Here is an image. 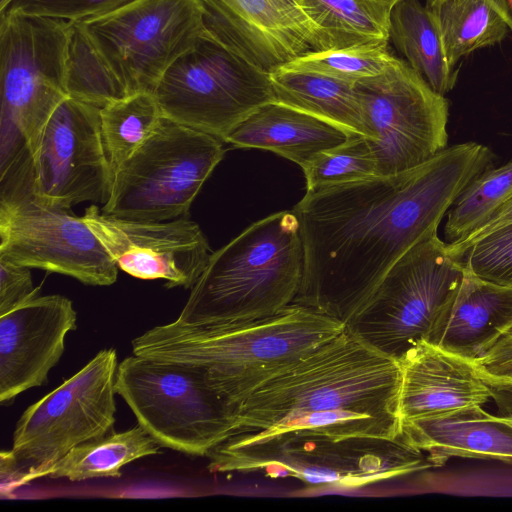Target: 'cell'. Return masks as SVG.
I'll return each mask as SVG.
<instances>
[{
    "label": "cell",
    "instance_id": "1f68e13d",
    "mask_svg": "<svg viewBox=\"0 0 512 512\" xmlns=\"http://www.w3.org/2000/svg\"><path fill=\"white\" fill-rule=\"evenodd\" d=\"M459 261L483 280L512 287V223L480 238Z\"/></svg>",
    "mask_w": 512,
    "mask_h": 512
},
{
    "label": "cell",
    "instance_id": "3957f363",
    "mask_svg": "<svg viewBox=\"0 0 512 512\" xmlns=\"http://www.w3.org/2000/svg\"><path fill=\"white\" fill-rule=\"evenodd\" d=\"M346 325L299 305L249 321H173L132 340L133 354L198 369L236 407L265 380L340 334Z\"/></svg>",
    "mask_w": 512,
    "mask_h": 512
},
{
    "label": "cell",
    "instance_id": "d6a6232c",
    "mask_svg": "<svg viewBox=\"0 0 512 512\" xmlns=\"http://www.w3.org/2000/svg\"><path fill=\"white\" fill-rule=\"evenodd\" d=\"M135 0H12L1 12L80 21L106 15Z\"/></svg>",
    "mask_w": 512,
    "mask_h": 512
},
{
    "label": "cell",
    "instance_id": "52a82bcc",
    "mask_svg": "<svg viewBox=\"0 0 512 512\" xmlns=\"http://www.w3.org/2000/svg\"><path fill=\"white\" fill-rule=\"evenodd\" d=\"M115 391L160 447L203 457L233 433L235 407L193 366L133 354L118 365Z\"/></svg>",
    "mask_w": 512,
    "mask_h": 512
},
{
    "label": "cell",
    "instance_id": "8d00e7d4",
    "mask_svg": "<svg viewBox=\"0 0 512 512\" xmlns=\"http://www.w3.org/2000/svg\"><path fill=\"white\" fill-rule=\"evenodd\" d=\"M1 495H10L18 487L25 485V475L20 469L11 450H2L0 454Z\"/></svg>",
    "mask_w": 512,
    "mask_h": 512
},
{
    "label": "cell",
    "instance_id": "ba28073f",
    "mask_svg": "<svg viewBox=\"0 0 512 512\" xmlns=\"http://www.w3.org/2000/svg\"><path fill=\"white\" fill-rule=\"evenodd\" d=\"M163 118L225 142L261 106L275 102L270 73L207 27L164 73L153 92Z\"/></svg>",
    "mask_w": 512,
    "mask_h": 512
},
{
    "label": "cell",
    "instance_id": "4316f807",
    "mask_svg": "<svg viewBox=\"0 0 512 512\" xmlns=\"http://www.w3.org/2000/svg\"><path fill=\"white\" fill-rule=\"evenodd\" d=\"M430 9L452 68L470 53L501 42L509 29L490 0H439Z\"/></svg>",
    "mask_w": 512,
    "mask_h": 512
},
{
    "label": "cell",
    "instance_id": "836d02e7",
    "mask_svg": "<svg viewBox=\"0 0 512 512\" xmlns=\"http://www.w3.org/2000/svg\"><path fill=\"white\" fill-rule=\"evenodd\" d=\"M29 267L0 257V315L38 295Z\"/></svg>",
    "mask_w": 512,
    "mask_h": 512
},
{
    "label": "cell",
    "instance_id": "5b68a950",
    "mask_svg": "<svg viewBox=\"0 0 512 512\" xmlns=\"http://www.w3.org/2000/svg\"><path fill=\"white\" fill-rule=\"evenodd\" d=\"M303 266L296 215L273 213L211 254L176 321L221 324L276 314L292 304Z\"/></svg>",
    "mask_w": 512,
    "mask_h": 512
},
{
    "label": "cell",
    "instance_id": "8992f818",
    "mask_svg": "<svg viewBox=\"0 0 512 512\" xmlns=\"http://www.w3.org/2000/svg\"><path fill=\"white\" fill-rule=\"evenodd\" d=\"M211 472L262 469L314 485L357 487L433 467L427 456L401 439L280 434L253 440L227 439L208 455Z\"/></svg>",
    "mask_w": 512,
    "mask_h": 512
},
{
    "label": "cell",
    "instance_id": "f546056e",
    "mask_svg": "<svg viewBox=\"0 0 512 512\" xmlns=\"http://www.w3.org/2000/svg\"><path fill=\"white\" fill-rule=\"evenodd\" d=\"M395 58L389 45H365L311 52L281 68L356 83L382 74Z\"/></svg>",
    "mask_w": 512,
    "mask_h": 512
},
{
    "label": "cell",
    "instance_id": "cb8c5ba5",
    "mask_svg": "<svg viewBox=\"0 0 512 512\" xmlns=\"http://www.w3.org/2000/svg\"><path fill=\"white\" fill-rule=\"evenodd\" d=\"M389 42L440 95L453 89L457 72L447 60L433 12L419 0H400L390 14Z\"/></svg>",
    "mask_w": 512,
    "mask_h": 512
},
{
    "label": "cell",
    "instance_id": "30bf717a",
    "mask_svg": "<svg viewBox=\"0 0 512 512\" xmlns=\"http://www.w3.org/2000/svg\"><path fill=\"white\" fill-rule=\"evenodd\" d=\"M224 154L218 138L164 118L114 173L102 211L133 220L184 218Z\"/></svg>",
    "mask_w": 512,
    "mask_h": 512
},
{
    "label": "cell",
    "instance_id": "9c48e42d",
    "mask_svg": "<svg viewBox=\"0 0 512 512\" xmlns=\"http://www.w3.org/2000/svg\"><path fill=\"white\" fill-rule=\"evenodd\" d=\"M438 234L409 249L346 326L377 350L399 360L428 340L453 302L464 277Z\"/></svg>",
    "mask_w": 512,
    "mask_h": 512
},
{
    "label": "cell",
    "instance_id": "ffe728a7",
    "mask_svg": "<svg viewBox=\"0 0 512 512\" xmlns=\"http://www.w3.org/2000/svg\"><path fill=\"white\" fill-rule=\"evenodd\" d=\"M510 327L512 287L483 280L465 270L453 302L427 341L473 362L485 356Z\"/></svg>",
    "mask_w": 512,
    "mask_h": 512
},
{
    "label": "cell",
    "instance_id": "8fae6325",
    "mask_svg": "<svg viewBox=\"0 0 512 512\" xmlns=\"http://www.w3.org/2000/svg\"><path fill=\"white\" fill-rule=\"evenodd\" d=\"M118 365L115 349H103L22 413L11 452L26 484L44 477L75 446L113 429Z\"/></svg>",
    "mask_w": 512,
    "mask_h": 512
},
{
    "label": "cell",
    "instance_id": "7a4b0ae2",
    "mask_svg": "<svg viewBox=\"0 0 512 512\" xmlns=\"http://www.w3.org/2000/svg\"><path fill=\"white\" fill-rule=\"evenodd\" d=\"M205 31L203 0H135L106 15L71 21L68 94L101 108L153 93Z\"/></svg>",
    "mask_w": 512,
    "mask_h": 512
},
{
    "label": "cell",
    "instance_id": "d590c367",
    "mask_svg": "<svg viewBox=\"0 0 512 512\" xmlns=\"http://www.w3.org/2000/svg\"><path fill=\"white\" fill-rule=\"evenodd\" d=\"M512 223V195L493 214L469 235L453 243H446L450 254L459 260L463 253L480 238Z\"/></svg>",
    "mask_w": 512,
    "mask_h": 512
},
{
    "label": "cell",
    "instance_id": "f1b7e54d",
    "mask_svg": "<svg viewBox=\"0 0 512 512\" xmlns=\"http://www.w3.org/2000/svg\"><path fill=\"white\" fill-rule=\"evenodd\" d=\"M512 195V161L487 168L458 195L448 210L444 227L447 243L463 239Z\"/></svg>",
    "mask_w": 512,
    "mask_h": 512
},
{
    "label": "cell",
    "instance_id": "5bb4252c",
    "mask_svg": "<svg viewBox=\"0 0 512 512\" xmlns=\"http://www.w3.org/2000/svg\"><path fill=\"white\" fill-rule=\"evenodd\" d=\"M31 196L71 209L109 198L113 174L104 150L100 107L67 97L54 110L31 152Z\"/></svg>",
    "mask_w": 512,
    "mask_h": 512
},
{
    "label": "cell",
    "instance_id": "e0dca14e",
    "mask_svg": "<svg viewBox=\"0 0 512 512\" xmlns=\"http://www.w3.org/2000/svg\"><path fill=\"white\" fill-rule=\"evenodd\" d=\"M217 38L271 73L311 52L329 50L300 0H203Z\"/></svg>",
    "mask_w": 512,
    "mask_h": 512
},
{
    "label": "cell",
    "instance_id": "d6986e66",
    "mask_svg": "<svg viewBox=\"0 0 512 512\" xmlns=\"http://www.w3.org/2000/svg\"><path fill=\"white\" fill-rule=\"evenodd\" d=\"M401 423L482 406L492 399L473 362L421 340L399 359Z\"/></svg>",
    "mask_w": 512,
    "mask_h": 512
},
{
    "label": "cell",
    "instance_id": "7c38bea8",
    "mask_svg": "<svg viewBox=\"0 0 512 512\" xmlns=\"http://www.w3.org/2000/svg\"><path fill=\"white\" fill-rule=\"evenodd\" d=\"M355 86L378 176L414 169L447 147L449 103L405 60Z\"/></svg>",
    "mask_w": 512,
    "mask_h": 512
},
{
    "label": "cell",
    "instance_id": "44dd1931",
    "mask_svg": "<svg viewBox=\"0 0 512 512\" xmlns=\"http://www.w3.org/2000/svg\"><path fill=\"white\" fill-rule=\"evenodd\" d=\"M399 439L422 451L433 467L451 458L512 463V427L481 406L402 422Z\"/></svg>",
    "mask_w": 512,
    "mask_h": 512
},
{
    "label": "cell",
    "instance_id": "74e56055",
    "mask_svg": "<svg viewBox=\"0 0 512 512\" xmlns=\"http://www.w3.org/2000/svg\"><path fill=\"white\" fill-rule=\"evenodd\" d=\"M498 416L512 417V383H488Z\"/></svg>",
    "mask_w": 512,
    "mask_h": 512
},
{
    "label": "cell",
    "instance_id": "f35d334b",
    "mask_svg": "<svg viewBox=\"0 0 512 512\" xmlns=\"http://www.w3.org/2000/svg\"><path fill=\"white\" fill-rule=\"evenodd\" d=\"M512 31V0H490Z\"/></svg>",
    "mask_w": 512,
    "mask_h": 512
},
{
    "label": "cell",
    "instance_id": "7402d4cb",
    "mask_svg": "<svg viewBox=\"0 0 512 512\" xmlns=\"http://www.w3.org/2000/svg\"><path fill=\"white\" fill-rule=\"evenodd\" d=\"M353 134L303 111L270 102L243 120L225 142L238 148L272 151L303 168Z\"/></svg>",
    "mask_w": 512,
    "mask_h": 512
},
{
    "label": "cell",
    "instance_id": "4fadbf2b",
    "mask_svg": "<svg viewBox=\"0 0 512 512\" xmlns=\"http://www.w3.org/2000/svg\"><path fill=\"white\" fill-rule=\"evenodd\" d=\"M0 16V119L19 129L31 153L54 110L69 97L71 21L18 11Z\"/></svg>",
    "mask_w": 512,
    "mask_h": 512
},
{
    "label": "cell",
    "instance_id": "2e32d148",
    "mask_svg": "<svg viewBox=\"0 0 512 512\" xmlns=\"http://www.w3.org/2000/svg\"><path fill=\"white\" fill-rule=\"evenodd\" d=\"M83 218L118 268L143 280L163 279L167 288L191 289L212 254L199 225L185 217L125 219L100 213L92 204Z\"/></svg>",
    "mask_w": 512,
    "mask_h": 512
},
{
    "label": "cell",
    "instance_id": "60d3db41",
    "mask_svg": "<svg viewBox=\"0 0 512 512\" xmlns=\"http://www.w3.org/2000/svg\"><path fill=\"white\" fill-rule=\"evenodd\" d=\"M437 1H439V0H426V4H425V5H426L428 8H430V7H432V6H433Z\"/></svg>",
    "mask_w": 512,
    "mask_h": 512
},
{
    "label": "cell",
    "instance_id": "277c9868",
    "mask_svg": "<svg viewBox=\"0 0 512 512\" xmlns=\"http://www.w3.org/2000/svg\"><path fill=\"white\" fill-rule=\"evenodd\" d=\"M401 380L399 360L346 326L243 399L235 407L231 436L260 432L289 416L310 412L369 416L401 425Z\"/></svg>",
    "mask_w": 512,
    "mask_h": 512
},
{
    "label": "cell",
    "instance_id": "ab89813d",
    "mask_svg": "<svg viewBox=\"0 0 512 512\" xmlns=\"http://www.w3.org/2000/svg\"><path fill=\"white\" fill-rule=\"evenodd\" d=\"M501 421L512 427V417L498 416Z\"/></svg>",
    "mask_w": 512,
    "mask_h": 512
},
{
    "label": "cell",
    "instance_id": "83f0119b",
    "mask_svg": "<svg viewBox=\"0 0 512 512\" xmlns=\"http://www.w3.org/2000/svg\"><path fill=\"white\" fill-rule=\"evenodd\" d=\"M163 119L154 94L148 92L100 108L101 136L113 175L155 133Z\"/></svg>",
    "mask_w": 512,
    "mask_h": 512
},
{
    "label": "cell",
    "instance_id": "603a6c76",
    "mask_svg": "<svg viewBox=\"0 0 512 512\" xmlns=\"http://www.w3.org/2000/svg\"><path fill=\"white\" fill-rule=\"evenodd\" d=\"M275 102L371 139L355 83L279 68L270 73Z\"/></svg>",
    "mask_w": 512,
    "mask_h": 512
},
{
    "label": "cell",
    "instance_id": "d4e9b609",
    "mask_svg": "<svg viewBox=\"0 0 512 512\" xmlns=\"http://www.w3.org/2000/svg\"><path fill=\"white\" fill-rule=\"evenodd\" d=\"M160 446L139 425L83 442L56 461L44 474L72 482L121 476L127 464L161 453Z\"/></svg>",
    "mask_w": 512,
    "mask_h": 512
},
{
    "label": "cell",
    "instance_id": "9a60e30c",
    "mask_svg": "<svg viewBox=\"0 0 512 512\" xmlns=\"http://www.w3.org/2000/svg\"><path fill=\"white\" fill-rule=\"evenodd\" d=\"M0 257L64 274L86 285H112L118 267L83 216L31 195L0 200Z\"/></svg>",
    "mask_w": 512,
    "mask_h": 512
},
{
    "label": "cell",
    "instance_id": "6da1fadb",
    "mask_svg": "<svg viewBox=\"0 0 512 512\" xmlns=\"http://www.w3.org/2000/svg\"><path fill=\"white\" fill-rule=\"evenodd\" d=\"M492 156L487 146L466 142L396 175L306 192L292 209L304 250L292 304L346 325L391 267L437 234L458 195L489 168Z\"/></svg>",
    "mask_w": 512,
    "mask_h": 512
},
{
    "label": "cell",
    "instance_id": "b9f144b4",
    "mask_svg": "<svg viewBox=\"0 0 512 512\" xmlns=\"http://www.w3.org/2000/svg\"><path fill=\"white\" fill-rule=\"evenodd\" d=\"M381 1L394 6L400 0H381Z\"/></svg>",
    "mask_w": 512,
    "mask_h": 512
},
{
    "label": "cell",
    "instance_id": "4dcf8cb0",
    "mask_svg": "<svg viewBox=\"0 0 512 512\" xmlns=\"http://www.w3.org/2000/svg\"><path fill=\"white\" fill-rule=\"evenodd\" d=\"M302 169L306 192L378 176L369 140L359 134L321 152Z\"/></svg>",
    "mask_w": 512,
    "mask_h": 512
},
{
    "label": "cell",
    "instance_id": "e575fe53",
    "mask_svg": "<svg viewBox=\"0 0 512 512\" xmlns=\"http://www.w3.org/2000/svg\"><path fill=\"white\" fill-rule=\"evenodd\" d=\"M473 364L487 383H512V327Z\"/></svg>",
    "mask_w": 512,
    "mask_h": 512
},
{
    "label": "cell",
    "instance_id": "ac0fdd59",
    "mask_svg": "<svg viewBox=\"0 0 512 512\" xmlns=\"http://www.w3.org/2000/svg\"><path fill=\"white\" fill-rule=\"evenodd\" d=\"M76 328L73 303L62 295H37L0 315L1 404L47 383Z\"/></svg>",
    "mask_w": 512,
    "mask_h": 512
},
{
    "label": "cell",
    "instance_id": "484cf974",
    "mask_svg": "<svg viewBox=\"0 0 512 512\" xmlns=\"http://www.w3.org/2000/svg\"><path fill=\"white\" fill-rule=\"evenodd\" d=\"M329 49L389 45L393 8L381 0H300Z\"/></svg>",
    "mask_w": 512,
    "mask_h": 512
}]
</instances>
